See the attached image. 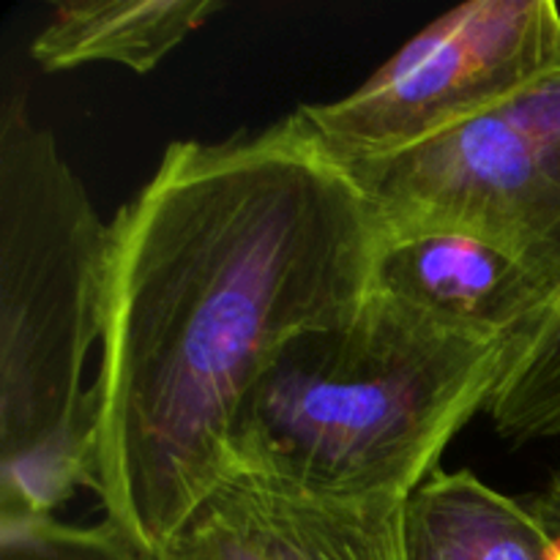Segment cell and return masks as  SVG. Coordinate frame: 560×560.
Returning a JSON list of instances; mask_svg holds the SVG:
<instances>
[{"label": "cell", "instance_id": "cell-1", "mask_svg": "<svg viewBox=\"0 0 560 560\" xmlns=\"http://www.w3.org/2000/svg\"><path fill=\"white\" fill-rule=\"evenodd\" d=\"M377 213L299 109L178 140L109 222L93 490L151 560L233 476L235 421L290 342L375 290Z\"/></svg>", "mask_w": 560, "mask_h": 560}, {"label": "cell", "instance_id": "cell-2", "mask_svg": "<svg viewBox=\"0 0 560 560\" xmlns=\"http://www.w3.org/2000/svg\"><path fill=\"white\" fill-rule=\"evenodd\" d=\"M512 355L372 290L345 326L284 348L235 421L233 474L315 495L410 492L487 413Z\"/></svg>", "mask_w": 560, "mask_h": 560}, {"label": "cell", "instance_id": "cell-3", "mask_svg": "<svg viewBox=\"0 0 560 560\" xmlns=\"http://www.w3.org/2000/svg\"><path fill=\"white\" fill-rule=\"evenodd\" d=\"M109 224L25 93L0 104V517H52L93 487Z\"/></svg>", "mask_w": 560, "mask_h": 560}, {"label": "cell", "instance_id": "cell-4", "mask_svg": "<svg viewBox=\"0 0 560 560\" xmlns=\"http://www.w3.org/2000/svg\"><path fill=\"white\" fill-rule=\"evenodd\" d=\"M350 173L383 244L470 235L512 255L545 301L560 288V66L479 118Z\"/></svg>", "mask_w": 560, "mask_h": 560}, {"label": "cell", "instance_id": "cell-5", "mask_svg": "<svg viewBox=\"0 0 560 560\" xmlns=\"http://www.w3.org/2000/svg\"><path fill=\"white\" fill-rule=\"evenodd\" d=\"M560 66L552 0H470L432 20L348 96L301 104L342 164L377 162L479 118Z\"/></svg>", "mask_w": 560, "mask_h": 560}, {"label": "cell", "instance_id": "cell-6", "mask_svg": "<svg viewBox=\"0 0 560 560\" xmlns=\"http://www.w3.org/2000/svg\"><path fill=\"white\" fill-rule=\"evenodd\" d=\"M156 560H410L408 498L315 495L233 474Z\"/></svg>", "mask_w": 560, "mask_h": 560}, {"label": "cell", "instance_id": "cell-7", "mask_svg": "<svg viewBox=\"0 0 560 560\" xmlns=\"http://www.w3.org/2000/svg\"><path fill=\"white\" fill-rule=\"evenodd\" d=\"M375 290L448 328L512 345L539 320L547 304L539 284L512 255L459 233L383 244Z\"/></svg>", "mask_w": 560, "mask_h": 560}, {"label": "cell", "instance_id": "cell-8", "mask_svg": "<svg viewBox=\"0 0 560 560\" xmlns=\"http://www.w3.org/2000/svg\"><path fill=\"white\" fill-rule=\"evenodd\" d=\"M410 560H550L552 536L530 503L474 470L427 476L408 498Z\"/></svg>", "mask_w": 560, "mask_h": 560}, {"label": "cell", "instance_id": "cell-9", "mask_svg": "<svg viewBox=\"0 0 560 560\" xmlns=\"http://www.w3.org/2000/svg\"><path fill=\"white\" fill-rule=\"evenodd\" d=\"M224 9L219 0H74L55 5L33 36L31 58L44 71L118 63L137 74L156 69L186 36Z\"/></svg>", "mask_w": 560, "mask_h": 560}, {"label": "cell", "instance_id": "cell-10", "mask_svg": "<svg viewBox=\"0 0 560 560\" xmlns=\"http://www.w3.org/2000/svg\"><path fill=\"white\" fill-rule=\"evenodd\" d=\"M487 416L512 443L560 438V288L539 320L514 339Z\"/></svg>", "mask_w": 560, "mask_h": 560}, {"label": "cell", "instance_id": "cell-11", "mask_svg": "<svg viewBox=\"0 0 560 560\" xmlns=\"http://www.w3.org/2000/svg\"><path fill=\"white\" fill-rule=\"evenodd\" d=\"M0 560H151L109 520L66 525L55 517H0Z\"/></svg>", "mask_w": 560, "mask_h": 560}, {"label": "cell", "instance_id": "cell-12", "mask_svg": "<svg viewBox=\"0 0 560 560\" xmlns=\"http://www.w3.org/2000/svg\"><path fill=\"white\" fill-rule=\"evenodd\" d=\"M530 509L550 536H560V468L550 476L545 487L530 498Z\"/></svg>", "mask_w": 560, "mask_h": 560}, {"label": "cell", "instance_id": "cell-13", "mask_svg": "<svg viewBox=\"0 0 560 560\" xmlns=\"http://www.w3.org/2000/svg\"><path fill=\"white\" fill-rule=\"evenodd\" d=\"M550 560H560V536H552V550H550Z\"/></svg>", "mask_w": 560, "mask_h": 560}]
</instances>
